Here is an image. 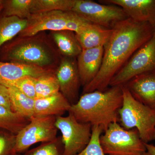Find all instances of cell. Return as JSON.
<instances>
[{"label": "cell", "mask_w": 155, "mask_h": 155, "mask_svg": "<svg viewBox=\"0 0 155 155\" xmlns=\"http://www.w3.org/2000/svg\"><path fill=\"white\" fill-rule=\"evenodd\" d=\"M27 20L16 17L3 16L0 18V49L25 29Z\"/></svg>", "instance_id": "obj_19"}, {"label": "cell", "mask_w": 155, "mask_h": 155, "mask_svg": "<svg viewBox=\"0 0 155 155\" xmlns=\"http://www.w3.org/2000/svg\"><path fill=\"white\" fill-rule=\"evenodd\" d=\"M33 0H7L3 2L4 16L27 19L31 15Z\"/></svg>", "instance_id": "obj_23"}, {"label": "cell", "mask_w": 155, "mask_h": 155, "mask_svg": "<svg viewBox=\"0 0 155 155\" xmlns=\"http://www.w3.org/2000/svg\"><path fill=\"white\" fill-rule=\"evenodd\" d=\"M12 111L30 119L34 115L35 100L29 97L16 87H8Z\"/></svg>", "instance_id": "obj_20"}, {"label": "cell", "mask_w": 155, "mask_h": 155, "mask_svg": "<svg viewBox=\"0 0 155 155\" xmlns=\"http://www.w3.org/2000/svg\"><path fill=\"white\" fill-rule=\"evenodd\" d=\"M12 87L18 89L29 97L33 99L36 98L35 78L25 76L15 82Z\"/></svg>", "instance_id": "obj_28"}, {"label": "cell", "mask_w": 155, "mask_h": 155, "mask_svg": "<svg viewBox=\"0 0 155 155\" xmlns=\"http://www.w3.org/2000/svg\"><path fill=\"white\" fill-rule=\"evenodd\" d=\"M123 86L136 100L155 110V72L136 76Z\"/></svg>", "instance_id": "obj_15"}, {"label": "cell", "mask_w": 155, "mask_h": 155, "mask_svg": "<svg viewBox=\"0 0 155 155\" xmlns=\"http://www.w3.org/2000/svg\"><path fill=\"white\" fill-rule=\"evenodd\" d=\"M72 11L90 23L108 28L115 22L128 18L119 6L103 5L90 0H76Z\"/></svg>", "instance_id": "obj_9"}, {"label": "cell", "mask_w": 155, "mask_h": 155, "mask_svg": "<svg viewBox=\"0 0 155 155\" xmlns=\"http://www.w3.org/2000/svg\"><path fill=\"white\" fill-rule=\"evenodd\" d=\"M55 75L60 86V91L71 105L79 100L81 84L78 69L77 61L75 58L64 57L61 59Z\"/></svg>", "instance_id": "obj_11"}, {"label": "cell", "mask_w": 155, "mask_h": 155, "mask_svg": "<svg viewBox=\"0 0 155 155\" xmlns=\"http://www.w3.org/2000/svg\"><path fill=\"white\" fill-rule=\"evenodd\" d=\"M29 122L30 119L0 106V129L8 130L17 135Z\"/></svg>", "instance_id": "obj_21"}, {"label": "cell", "mask_w": 155, "mask_h": 155, "mask_svg": "<svg viewBox=\"0 0 155 155\" xmlns=\"http://www.w3.org/2000/svg\"><path fill=\"white\" fill-rule=\"evenodd\" d=\"M104 132L98 126H92V134L90 141L81 152L76 155H106L103 152L100 143V137Z\"/></svg>", "instance_id": "obj_26"}, {"label": "cell", "mask_w": 155, "mask_h": 155, "mask_svg": "<svg viewBox=\"0 0 155 155\" xmlns=\"http://www.w3.org/2000/svg\"><path fill=\"white\" fill-rule=\"evenodd\" d=\"M56 71L53 68H45L19 62L0 61V84L8 88L25 76L37 78L55 73Z\"/></svg>", "instance_id": "obj_12"}, {"label": "cell", "mask_w": 155, "mask_h": 155, "mask_svg": "<svg viewBox=\"0 0 155 155\" xmlns=\"http://www.w3.org/2000/svg\"><path fill=\"white\" fill-rule=\"evenodd\" d=\"M71 104L61 92L35 100L34 116H61L69 112Z\"/></svg>", "instance_id": "obj_17"}, {"label": "cell", "mask_w": 155, "mask_h": 155, "mask_svg": "<svg viewBox=\"0 0 155 155\" xmlns=\"http://www.w3.org/2000/svg\"><path fill=\"white\" fill-rule=\"evenodd\" d=\"M4 1L3 0H0V5H2Z\"/></svg>", "instance_id": "obj_32"}, {"label": "cell", "mask_w": 155, "mask_h": 155, "mask_svg": "<svg viewBox=\"0 0 155 155\" xmlns=\"http://www.w3.org/2000/svg\"><path fill=\"white\" fill-rule=\"evenodd\" d=\"M55 116H33L30 122L16 135L14 153L27 151L31 146L38 143L48 142L57 138Z\"/></svg>", "instance_id": "obj_7"}, {"label": "cell", "mask_w": 155, "mask_h": 155, "mask_svg": "<svg viewBox=\"0 0 155 155\" xmlns=\"http://www.w3.org/2000/svg\"><path fill=\"white\" fill-rule=\"evenodd\" d=\"M42 32L11 40L0 49L1 58L10 62L54 68L59 54Z\"/></svg>", "instance_id": "obj_3"}, {"label": "cell", "mask_w": 155, "mask_h": 155, "mask_svg": "<svg viewBox=\"0 0 155 155\" xmlns=\"http://www.w3.org/2000/svg\"><path fill=\"white\" fill-rule=\"evenodd\" d=\"M77 14L72 11H53L31 14L26 27L18 36H33L46 30L52 31L72 29Z\"/></svg>", "instance_id": "obj_10"}, {"label": "cell", "mask_w": 155, "mask_h": 155, "mask_svg": "<svg viewBox=\"0 0 155 155\" xmlns=\"http://www.w3.org/2000/svg\"><path fill=\"white\" fill-rule=\"evenodd\" d=\"M100 137L105 154L142 155L146 151L145 143L136 128L126 130L118 122H114Z\"/></svg>", "instance_id": "obj_5"}, {"label": "cell", "mask_w": 155, "mask_h": 155, "mask_svg": "<svg viewBox=\"0 0 155 155\" xmlns=\"http://www.w3.org/2000/svg\"><path fill=\"white\" fill-rule=\"evenodd\" d=\"M76 0H33L31 14L53 11H72Z\"/></svg>", "instance_id": "obj_22"}, {"label": "cell", "mask_w": 155, "mask_h": 155, "mask_svg": "<svg viewBox=\"0 0 155 155\" xmlns=\"http://www.w3.org/2000/svg\"><path fill=\"white\" fill-rule=\"evenodd\" d=\"M146 151L142 155H155V146L145 143Z\"/></svg>", "instance_id": "obj_30"}, {"label": "cell", "mask_w": 155, "mask_h": 155, "mask_svg": "<svg viewBox=\"0 0 155 155\" xmlns=\"http://www.w3.org/2000/svg\"><path fill=\"white\" fill-rule=\"evenodd\" d=\"M13 155H21V154H20L15 153V154H14Z\"/></svg>", "instance_id": "obj_33"}, {"label": "cell", "mask_w": 155, "mask_h": 155, "mask_svg": "<svg viewBox=\"0 0 155 155\" xmlns=\"http://www.w3.org/2000/svg\"><path fill=\"white\" fill-rule=\"evenodd\" d=\"M36 98L46 97L60 92V86L55 73L35 78Z\"/></svg>", "instance_id": "obj_24"}, {"label": "cell", "mask_w": 155, "mask_h": 155, "mask_svg": "<svg viewBox=\"0 0 155 155\" xmlns=\"http://www.w3.org/2000/svg\"><path fill=\"white\" fill-rule=\"evenodd\" d=\"M52 36L59 52L64 57L75 58L82 51L75 32L67 30L52 31Z\"/></svg>", "instance_id": "obj_18"}, {"label": "cell", "mask_w": 155, "mask_h": 155, "mask_svg": "<svg viewBox=\"0 0 155 155\" xmlns=\"http://www.w3.org/2000/svg\"><path fill=\"white\" fill-rule=\"evenodd\" d=\"M123 103L122 86L104 91L84 94L69 111L78 122L101 127L104 132L114 122H119V111Z\"/></svg>", "instance_id": "obj_2"}, {"label": "cell", "mask_w": 155, "mask_h": 155, "mask_svg": "<svg viewBox=\"0 0 155 155\" xmlns=\"http://www.w3.org/2000/svg\"><path fill=\"white\" fill-rule=\"evenodd\" d=\"M0 106L11 110V100L8 89L0 84Z\"/></svg>", "instance_id": "obj_29"}, {"label": "cell", "mask_w": 155, "mask_h": 155, "mask_svg": "<svg viewBox=\"0 0 155 155\" xmlns=\"http://www.w3.org/2000/svg\"><path fill=\"white\" fill-rule=\"evenodd\" d=\"M16 135L0 129V155H13L16 146Z\"/></svg>", "instance_id": "obj_27"}, {"label": "cell", "mask_w": 155, "mask_h": 155, "mask_svg": "<svg viewBox=\"0 0 155 155\" xmlns=\"http://www.w3.org/2000/svg\"><path fill=\"white\" fill-rule=\"evenodd\" d=\"M4 8V6H3V3L2 5H0V12H1L3 10Z\"/></svg>", "instance_id": "obj_31"}, {"label": "cell", "mask_w": 155, "mask_h": 155, "mask_svg": "<svg viewBox=\"0 0 155 155\" xmlns=\"http://www.w3.org/2000/svg\"><path fill=\"white\" fill-rule=\"evenodd\" d=\"M113 31L104 47L102 64L97 75L83 93L107 89L113 78L134 54L152 36L155 28L147 22L130 18L114 23Z\"/></svg>", "instance_id": "obj_1"}, {"label": "cell", "mask_w": 155, "mask_h": 155, "mask_svg": "<svg viewBox=\"0 0 155 155\" xmlns=\"http://www.w3.org/2000/svg\"><path fill=\"white\" fill-rule=\"evenodd\" d=\"M152 72H155V29L151 38L113 78L109 86H122L136 76Z\"/></svg>", "instance_id": "obj_6"}, {"label": "cell", "mask_w": 155, "mask_h": 155, "mask_svg": "<svg viewBox=\"0 0 155 155\" xmlns=\"http://www.w3.org/2000/svg\"><path fill=\"white\" fill-rule=\"evenodd\" d=\"M55 125L62 134L64 148L63 155L78 154L90 141L92 125L78 122L71 113L69 112L65 117H56Z\"/></svg>", "instance_id": "obj_8"}, {"label": "cell", "mask_w": 155, "mask_h": 155, "mask_svg": "<svg viewBox=\"0 0 155 155\" xmlns=\"http://www.w3.org/2000/svg\"><path fill=\"white\" fill-rule=\"evenodd\" d=\"M112 28L88 23L75 33L82 50L104 47L110 37Z\"/></svg>", "instance_id": "obj_16"}, {"label": "cell", "mask_w": 155, "mask_h": 155, "mask_svg": "<svg viewBox=\"0 0 155 155\" xmlns=\"http://www.w3.org/2000/svg\"><path fill=\"white\" fill-rule=\"evenodd\" d=\"M123 103L119 111L120 125L126 130L136 128L145 143L155 139V110L135 99L125 86H122Z\"/></svg>", "instance_id": "obj_4"}, {"label": "cell", "mask_w": 155, "mask_h": 155, "mask_svg": "<svg viewBox=\"0 0 155 155\" xmlns=\"http://www.w3.org/2000/svg\"><path fill=\"white\" fill-rule=\"evenodd\" d=\"M101 2L119 6L128 18L147 22L155 28V0H105Z\"/></svg>", "instance_id": "obj_13"}, {"label": "cell", "mask_w": 155, "mask_h": 155, "mask_svg": "<svg viewBox=\"0 0 155 155\" xmlns=\"http://www.w3.org/2000/svg\"><path fill=\"white\" fill-rule=\"evenodd\" d=\"M104 47L82 50L77 57L78 69L83 88L91 83L99 72L104 56Z\"/></svg>", "instance_id": "obj_14"}, {"label": "cell", "mask_w": 155, "mask_h": 155, "mask_svg": "<svg viewBox=\"0 0 155 155\" xmlns=\"http://www.w3.org/2000/svg\"><path fill=\"white\" fill-rule=\"evenodd\" d=\"M64 150V145L60 137L53 141L42 143L22 155H63Z\"/></svg>", "instance_id": "obj_25"}]
</instances>
